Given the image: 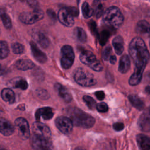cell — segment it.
I'll return each instance as SVG.
<instances>
[{
    "mask_svg": "<svg viewBox=\"0 0 150 150\" xmlns=\"http://www.w3.org/2000/svg\"><path fill=\"white\" fill-rule=\"evenodd\" d=\"M1 95L2 98L6 102H8L12 104L15 101V93L10 88H6L3 89L1 91Z\"/></svg>",
    "mask_w": 150,
    "mask_h": 150,
    "instance_id": "24",
    "label": "cell"
},
{
    "mask_svg": "<svg viewBox=\"0 0 150 150\" xmlns=\"http://www.w3.org/2000/svg\"><path fill=\"white\" fill-rule=\"evenodd\" d=\"M137 141L139 150H150V138L140 134L137 136Z\"/></svg>",
    "mask_w": 150,
    "mask_h": 150,
    "instance_id": "18",
    "label": "cell"
},
{
    "mask_svg": "<svg viewBox=\"0 0 150 150\" xmlns=\"http://www.w3.org/2000/svg\"><path fill=\"white\" fill-rule=\"evenodd\" d=\"M109 60H110V62L111 64H115V63L117 61L116 56H114V55H111V56H110V57L109 59Z\"/></svg>",
    "mask_w": 150,
    "mask_h": 150,
    "instance_id": "43",
    "label": "cell"
},
{
    "mask_svg": "<svg viewBox=\"0 0 150 150\" xmlns=\"http://www.w3.org/2000/svg\"><path fill=\"white\" fill-rule=\"evenodd\" d=\"M67 11L69 12V13L73 16V18L77 17L79 15V10L78 8L74 6H67L65 7Z\"/></svg>",
    "mask_w": 150,
    "mask_h": 150,
    "instance_id": "37",
    "label": "cell"
},
{
    "mask_svg": "<svg viewBox=\"0 0 150 150\" xmlns=\"http://www.w3.org/2000/svg\"><path fill=\"white\" fill-rule=\"evenodd\" d=\"M137 33L145 37L150 36V25L145 20H141L138 22L136 26Z\"/></svg>",
    "mask_w": 150,
    "mask_h": 150,
    "instance_id": "15",
    "label": "cell"
},
{
    "mask_svg": "<svg viewBox=\"0 0 150 150\" xmlns=\"http://www.w3.org/2000/svg\"><path fill=\"white\" fill-rule=\"evenodd\" d=\"M33 134L40 137L50 139L51 132L49 128L40 122H35L32 125Z\"/></svg>",
    "mask_w": 150,
    "mask_h": 150,
    "instance_id": "11",
    "label": "cell"
},
{
    "mask_svg": "<svg viewBox=\"0 0 150 150\" xmlns=\"http://www.w3.org/2000/svg\"><path fill=\"white\" fill-rule=\"evenodd\" d=\"M9 85L12 88H20L23 90H26L28 87L27 81L21 77H16L12 79L9 81Z\"/></svg>",
    "mask_w": 150,
    "mask_h": 150,
    "instance_id": "20",
    "label": "cell"
},
{
    "mask_svg": "<svg viewBox=\"0 0 150 150\" xmlns=\"http://www.w3.org/2000/svg\"><path fill=\"white\" fill-rule=\"evenodd\" d=\"M124 128V125L122 122H115L113 124V128L116 131H122Z\"/></svg>",
    "mask_w": 150,
    "mask_h": 150,
    "instance_id": "39",
    "label": "cell"
},
{
    "mask_svg": "<svg viewBox=\"0 0 150 150\" xmlns=\"http://www.w3.org/2000/svg\"><path fill=\"white\" fill-rule=\"evenodd\" d=\"M57 16L60 22L67 27H71L74 23V18L69 13L66 8H62L59 11Z\"/></svg>",
    "mask_w": 150,
    "mask_h": 150,
    "instance_id": "13",
    "label": "cell"
},
{
    "mask_svg": "<svg viewBox=\"0 0 150 150\" xmlns=\"http://www.w3.org/2000/svg\"><path fill=\"white\" fill-rule=\"evenodd\" d=\"M53 111L52 108L50 107H43L39 108L35 114V117L37 120H39L40 118L43 120H47L51 119L53 116Z\"/></svg>",
    "mask_w": 150,
    "mask_h": 150,
    "instance_id": "17",
    "label": "cell"
},
{
    "mask_svg": "<svg viewBox=\"0 0 150 150\" xmlns=\"http://www.w3.org/2000/svg\"><path fill=\"white\" fill-rule=\"evenodd\" d=\"M2 112H3V111H2V110H1V108H0V115H1V114H2Z\"/></svg>",
    "mask_w": 150,
    "mask_h": 150,
    "instance_id": "46",
    "label": "cell"
},
{
    "mask_svg": "<svg viewBox=\"0 0 150 150\" xmlns=\"http://www.w3.org/2000/svg\"><path fill=\"white\" fill-rule=\"evenodd\" d=\"M30 142L33 150H52L50 139H47L35 135L32 136Z\"/></svg>",
    "mask_w": 150,
    "mask_h": 150,
    "instance_id": "8",
    "label": "cell"
},
{
    "mask_svg": "<svg viewBox=\"0 0 150 150\" xmlns=\"http://www.w3.org/2000/svg\"><path fill=\"white\" fill-rule=\"evenodd\" d=\"M111 47L110 46H108L107 47H105L102 52V57L103 59L104 60H109L110 56H111Z\"/></svg>",
    "mask_w": 150,
    "mask_h": 150,
    "instance_id": "35",
    "label": "cell"
},
{
    "mask_svg": "<svg viewBox=\"0 0 150 150\" xmlns=\"http://www.w3.org/2000/svg\"><path fill=\"white\" fill-rule=\"evenodd\" d=\"M9 50L8 44L4 41H0V59L6 57L9 54Z\"/></svg>",
    "mask_w": 150,
    "mask_h": 150,
    "instance_id": "31",
    "label": "cell"
},
{
    "mask_svg": "<svg viewBox=\"0 0 150 150\" xmlns=\"http://www.w3.org/2000/svg\"><path fill=\"white\" fill-rule=\"evenodd\" d=\"M80 60L84 64L90 67L96 71H101L103 67L101 63L97 59L93 52L88 50H83L80 54Z\"/></svg>",
    "mask_w": 150,
    "mask_h": 150,
    "instance_id": "5",
    "label": "cell"
},
{
    "mask_svg": "<svg viewBox=\"0 0 150 150\" xmlns=\"http://www.w3.org/2000/svg\"><path fill=\"white\" fill-rule=\"evenodd\" d=\"M0 68H1V64H0Z\"/></svg>",
    "mask_w": 150,
    "mask_h": 150,
    "instance_id": "48",
    "label": "cell"
},
{
    "mask_svg": "<svg viewBox=\"0 0 150 150\" xmlns=\"http://www.w3.org/2000/svg\"><path fill=\"white\" fill-rule=\"evenodd\" d=\"M30 44L32 50V53L34 58L41 63L46 62L47 60V57L46 54L39 49L37 45L33 42H31Z\"/></svg>",
    "mask_w": 150,
    "mask_h": 150,
    "instance_id": "16",
    "label": "cell"
},
{
    "mask_svg": "<svg viewBox=\"0 0 150 150\" xmlns=\"http://www.w3.org/2000/svg\"><path fill=\"white\" fill-rule=\"evenodd\" d=\"M110 31L108 29H103L100 33H98V38L101 45H104L107 41L108 40L110 36Z\"/></svg>",
    "mask_w": 150,
    "mask_h": 150,
    "instance_id": "30",
    "label": "cell"
},
{
    "mask_svg": "<svg viewBox=\"0 0 150 150\" xmlns=\"http://www.w3.org/2000/svg\"><path fill=\"white\" fill-rule=\"evenodd\" d=\"M0 32H1V30H0Z\"/></svg>",
    "mask_w": 150,
    "mask_h": 150,
    "instance_id": "49",
    "label": "cell"
},
{
    "mask_svg": "<svg viewBox=\"0 0 150 150\" xmlns=\"http://www.w3.org/2000/svg\"><path fill=\"white\" fill-rule=\"evenodd\" d=\"M15 124L20 137L23 139H28L30 135V131L29 124L26 120L22 117L18 118L15 121Z\"/></svg>",
    "mask_w": 150,
    "mask_h": 150,
    "instance_id": "10",
    "label": "cell"
},
{
    "mask_svg": "<svg viewBox=\"0 0 150 150\" xmlns=\"http://www.w3.org/2000/svg\"><path fill=\"white\" fill-rule=\"evenodd\" d=\"M130 67V60L127 54H124L120 59L118 70L121 73H127Z\"/></svg>",
    "mask_w": 150,
    "mask_h": 150,
    "instance_id": "21",
    "label": "cell"
},
{
    "mask_svg": "<svg viewBox=\"0 0 150 150\" xmlns=\"http://www.w3.org/2000/svg\"><path fill=\"white\" fill-rule=\"evenodd\" d=\"M96 109L100 112H105L108 110V105L105 103H100L96 105Z\"/></svg>",
    "mask_w": 150,
    "mask_h": 150,
    "instance_id": "36",
    "label": "cell"
},
{
    "mask_svg": "<svg viewBox=\"0 0 150 150\" xmlns=\"http://www.w3.org/2000/svg\"><path fill=\"white\" fill-rule=\"evenodd\" d=\"M39 96L40 97L42 98H47L48 97L47 96V93L46 92V91L44 90H42L40 91V93H39Z\"/></svg>",
    "mask_w": 150,
    "mask_h": 150,
    "instance_id": "42",
    "label": "cell"
},
{
    "mask_svg": "<svg viewBox=\"0 0 150 150\" xmlns=\"http://www.w3.org/2000/svg\"><path fill=\"white\" fill-rule=\"evenodd\" d=\"M88 26H89L90 29L91 31V32L93 34H95V35H96L97 36H98V33L97 30V27H96V24L95 22L93 20L90 21L88 23Z\"/></svg>",
    "mask_w": 150,
    "mask_h": 150,
    "instance_id": "38",
    "label": "cell"
},
{
    "mask_svg": "<svg viewBox=\"0 0 150 150\" xmlns=\"http://www.w3.org/2000/svg\"><path fill=\"white\" fill-rule=\"evenodd\" d=\"M145 91L150 95V84H149V85H148L146 88H145Z\"/></svg>",
    "mask_w": 150,
    "mask_h": 150,
    "instance_id": "44",
    "label": "cell"
},
{
    "mask_svg": "<svg viewBox=\"0 0 150 150\" xmlns=\"http://www.w3.org/2000/svg\"><path fill=\"white\" fill-rule=\"evenodd\" d=\"M112 46L115 53L120 55L124 51V40L120 36H116L112 40Z\"/></svg>",
    "mask_w": 150,
    "mask_h": 150,
    "instance_id": "23",
    "label": "cell"
},
{
    "mask_svg": "<svg viewBox=\"0 0 150 150\" xmlns=\"http://www.w3.org/2000/svg\"><path fill=\"white\" fill-rule=\"evenodd\" d=\"M83 99L90 109L93 110L96 107V102L91 97L89 96H84Z\"/></svg>",
    "mask_w": 150,
    "mask_h": 150,
    "instance_id": "32",
    "label": "cell"
},
{
    "mask_svg": "<svg viewBox=\"0 0 150 150\" xmlns=\"http://www.w3.org/2000/svg\"><path fill=\"white\" fill-rule=\"evenodd\" d=\"M138 125L142 131H150V107L140 115L138 120Z\"/></svg>",
    "mask_w": 150,
    "mask_h": 150,
    "instance_id": "12",
    "label": "cell"
},
{
    "mask_svg": "<svg viewBox=\"0 0 150 150\" xmlns=\"http://www.w3.org/2000/svg\"><path fill=\"white\" fill-rule=\"evenodd\" d=\"M93 14L97 18H100L104 13V7L101 2L99 1H94L93 3Z\"/></svg>",
    "mask_w": 150,
    "mask_h": 150,
    "instance_id": "27",
    "label": "cell"
},
{
    "mask_svg": "<svg viewBox=\"0 0 150 150\" xmlns=\"http://www.w3.org/2000/svg\"><path fill=\"white\" fill-rule=\"evenodd\" d=\"M54 88L58 92L60 97L66 103H69L72 100V96L70 92L63 86L62 84L59 83H56L54 85Z\"/></svg>",
    "mask_w": 150,
    "mask_h": 150,
    "instance_id": "19",
    "label": "cell"
},
{
    "mask_svg": "<svg viewBox=\"0 0 150 150\" xmlns=\"http://www.w3.org/2000/svg\"><path fill=\"white\" fill-rule=\"evenodd\" d=\"M38 42L40 46L43 48L47 47L49 45V39L43 33H40L38 36Z\"/></svg>",
    "mask_w": 150,
    "mask_h": 150,
    "instance_id": "33",
    "label": "cell"
},
{
    "mask_svg": "<svg viewBox=\"0 0 150 150\" xmlns=\"http://www.w3.org/2000/svg\"><path fill=\"white\" fill-rule=\"evenodd\" d=\"M69 115L73 124L84 128L92 127L95 123L93 117L79 108L73 107L69 110Z\"/></svg>",
    "mask_w": 150,
    "mask_h": 150,
    "instance_id": "2",
    "label": "cell"
},
{
    "mask_svg": "<svg viewBox=\"0 0 150 150\" xmlns=\"http://www.w3.org/2000/svg\"><path fill=\"white\" fill-rule=\"evenodd\" d=\"M74 38L81 43H85L87 40V35L84 30L80 27H76L73 30Z\"/></svg>",
    "mask_w": 150,
    "mask_h": 150,
    "instance_id": "25",
    "label": "cell"
},
{
    "mask_svg": "<svg viewBox=\"0 0 150 150\" xmlns=\"http://www.w3.org/2000/svg\"><path fill=\"white\" fill-rule=\"evenodd\" d=\"M44 16L43 11L36 9L31 11L25 12L19 15L20 21L25 24H33L42 19Z\"/></svg>",
    "mask_w": 150,
    "mask_h": 150,
    "instance_id": "7",
    "label": "cell"
},
{
    "mask_svg": "<svg viewBox=\"0 0 150 150\" xmlns=\"http://www.w3.org/2000/svg\"><path fill=\"white\" fill-rule=\"evenodd\" d=\"M74 60V53L72 47L69 45H64L61 49V65L63 69L70 68Z\"/></svg>",
    "mask_w": 150,
    "mask_h": 150,
    "instance_id": "6",
    "label": "cell"
},
{
    "mask_svg": "<svg viewBox=\"0 0 150 150\" xmlns=\"http://www.w3.org/2000/svg\"><path fill=\"white\" fill-rule=\"evenodd\" d=\"M11 47L13 52L15 54H22V53H23L24 46L19 43H13Z\"/></svg>",
    "mask_w": 150,
    "mask_h": 150,
    "instance_id": "34",
    "label": "cell"
},
{
    "mask_svg": "<svg viewBox=\"0 0 150 150\" xmlns=\"http://www.w3.org/2000/svg\"><path fill=\"white\" fill-rule=\"evenodd\" d=\"M74 79L78 84L83 87H91L97 83L93 74L81 67L78 68L75 71Z\"/></svg>",
    "mask_w": 150,
    "mask_h": 150,
    "instance_id": "4",
    "label": "cell"
},
{
    "mask_svg": "<svg viewBox=\"0 0 150 150\" xmlns=\"http://www.w3.org/2000/svg\"><path fill=\"white\" fill-rule=\"evenodd\" d=\"M47 14H48L49 16L52 19L54 20V21L56 19V14H55V12H54L53 10H52V9H48L47 11Z\"/></svg>",
    "mask_w": 150,
    "mask_h": 150,
    "instance_id": "41",
    "label": "cell"
},
{
    "mask_svg": "<svg viewBox=\"0 0 150 150\" xmlns=\"http://www.w3.org/2000/svg\"><path fill=\"white\" fill-rule=\"evenodd\" d=\"M0 150H6V149H4V148H0Z\"/></svg>",
    "mask_w": 150,
    "mask_h": 150,
    "instance_id": "47",
    "label": "cell"
},
{
    "mask_svg": "<svg viewBox=\"0 0 150 150\" xmlns=\"http://www.w3.org/2000/svg\"><path fill=\"white\" fill-rule=\"evenodd\" d=\"M128 51L135 65L134 70L143 72L150 57L144 40L138 37L133 38L129 43Z\"/></svg>",
    "mask_w": 150,
    "mask_h": 150,
    "instance_id": "1",
    "label": "cell"
},
{
    "mask_svg": "<svg viewBox=\"0 0 150 150\" xmlns=\"http://www.w3.org/2000/svg\"><path fill=\"white\" fill-rule=\"evenodd\" d=\"M14 132L13 125L7 120L0 118V132L5 136H9Z\"/></svg>",
    "mask_w": 150,
    "mask_h": 150,
    "instance_id": "14",
    "label": "cell"
},
{
    "mask_svg": "<svg viewBox=\"0 0 150 150\" xmlns=\"http://www.w3.org/2000/svg\"><path fill=\"white\" fill-rule=\"evenodd\" d=\"M35 64L29 59H20L15 63V67L20 70H27L32 69Z\"/></svg>",
    "mask_w": 150,
    "mask_h": 150,
    "instance_id": "22",
    "label": "cell"
},
{
    "mask_svg": "<svg viewBox=\"0 0 150 150\" xmlns=\"http://www.w3.org/2000/svg\"><path fill=\"white\" fill-rule=\"evenodd\" d=\"M103 21L111 29H117L122 25L124 16L118 8L112 6L108 8L104 12Z\"/></svg>",
    "mask_w": 150,
    "mask_h": 150,
    "instance_id": "3",
    "label": "cell"
},
{
    "mask_svg": "<svg viewBox=\"0 0 150 150\" xmlns=\"http://www.w3.org/2000/svg\"><path fill=\"white\" fill-rule=\"evenodd\" d=\"M0 17L2 21L4 26L6 29H10L12 27V22L10 17L2 9H0Z\"/></svg>",
    "mask_w": 150,
    "mask_h": 150,
    "instance_id": "28",
    "label": "cell"
},
{
    "mask_svg": "<svg viewBox=\"0 0 150 150\" xmlns=\"http://www.w3.org/2000/svg\"><path fill=\"white\" fill-rule=\"evenodd\" d=\"M95 96L99 100H102L105 97V94L103 91H97L95 93Z\"/></svg>",
    "mask_w": 150,
    "mask_h": 150,
    "instance_id": "40",
    "label": "cell"
},
{
    "mask_svg": "<svg viewBox=\"0 0 150 150\" xmlns=\"http://www.w3.org/2000/svg\"><path fill=\"white\" fill-rule=\"evenodd\" d=\"M81 9L83 16L85 18H89L93 15V9L87 2H83L81 6Z\"/></svg>",
    "mask_w": 150,
    "mask_h": 150,
    "instance_id": "29",
    "label": "cell"
},
{
    "mask_svg": "<svg viewBox=\"0 0 150 150\" xmlns=\"http://www.w3.org/2000/svg\"><path fill=\"white\" fill-rule=\"evenodd\" d=\"M55 124L57 128L64 134H69L72 131L73 124L70 118L65 116L58 117L55 120Z\"/></svg>",
    "mask_w": 150,
    "mask_h": 150,
    "instance_id": "9",
    "label": "cell"
},
{
    "mask_svg": "<svg viewBox=\"0 0 150 150\" xmlns=\"http://www.w3.org/2000/svg\"><path fill=\"white\" fill-rule=\"evenodd\" d=\"M74 150H86V149L81 147H77Z\"/></svg>",
    "mask_w": 150,
    "mask_h": 150,
    "instance_id": "45",
    "label": "cell"
},
{
    "mask_svg": "<svg viewBox=\"0 0 150 150\" xmlns=\"http://www.w3.org/2000/svg\"><path fill=\"white\" fill-rule=\"evenodd\" d=\"M128 100L136 108L141 110L144 107V104L141 99L135 94H130L128 96Z\"/></svg>",
    "mask_w": 150,
    "mask_h": 150,
    "instance_id": "26",
    "label": "cell"
}]
</instances>
